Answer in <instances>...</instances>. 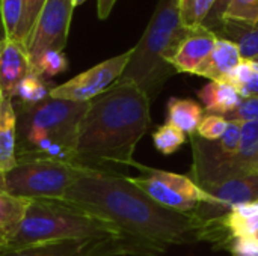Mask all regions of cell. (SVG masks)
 <instances>
[{"label":"cell","instance_id":"1","mask_svg":"<svg viewBox=\"0 0 258 256\" xmlns=\"http://www.w3.org/2000/svg\"><path fill=\"white\" fill-rule=\"evenodd\" d=\"M73 202L118 226L124 234L166 247L204 241L207 222L168 210L145 195L127 175L85 172L65 193Z\"/></svg>","mask_w":258,"mask_h":256},{"label":"cell","instance_id":"2","mask_svg":"<svg viewBox=\"0 0 258 256\" xmlns=\"http://www.w3.org/2000/svg\"><path fill=\"white\" fill-rule=\"evenodd\" d=\"M150 103L138 86L125 81L91 100L79 127L74 164L89 172L124 175L150 127Z\"/></svg>","mask_w":258,"mask_h":256},{"label":"cell","instance_id":"3","mask_svg":"<svg viewBox=\"0 0 258 256\" xmlns=\"http://www.w3.org/2000/svg\"><path fill=\"white\" fill-rule=\"evenodd\" d=\"M17 115V160H56L74 164L80 122L89 103L48 97L38 104L12 100Z\"/></svg>","mask_w":258,"mask_h":256},{"label":"cell","instance_id":"4","mask_svg":"<svg viewBox=\"0 0 258 256\" xmlns=\"http://www.w3.org/2000/svg\"><path fill=\"white\" fill-rule=\"evenodd\" d=\"M190 32L181 24L178 0H159L142 38L132 48V57L118 81L133 83L150 101L154 100L166 80L177 74L169 65V59Z\"/></svg>","mask_w":258,"mask_h":256},{"label":"cell","instance_id":"5","mask_svg":"<svg viewBox=\"0 0 258 256\" xmlns=\"http://www.w3.org/2000/svg\"><path fill=\"white\" fill-rule=\"evenodd\" d=\"M124 234L112 222L63 199L30 201L26 216L17 234L8 241L6 249H17L29 244L83 240Z\"/></svg>","mask_w":258,"mask_h":256},{"label":"cell","instance_id":"6","mask_svg":"<svg viewBox=\"0 0 258 256\" xmlns=\"http://www.w3.org/2000/svg\"><path fill=\"white\" fill-rule=\"evenodd\" d=\"M73 163L56 160H24L3 174L6 190L26 201L63 199L67 190L85 174Z\"/></svg>","mask_w":258,"mask_h":256},{"label":"cell","instance_id":"7","mask_svg":"<svg viewBox=\"0 0 258 256\" xmlns=\"http://www.w3.org/2000/svg\"><path fill=\"white\" fill-rule=\"evenodd\" d=\"M166 247L119 234L83 240H59L5 249L0 256H159Z\"/></svg>","mask_w":258,"mask_h":256},{"label":"cell","instance_id":"8","mask_svg":"<svg viewBox=\"0 0 258 256\" xmlns=\"http://www.w3.org/2000/svg\"><path fill=\"white\" fill-rule=\"evenodd\" d=\"M133 167H138L141 175L130 177L132 183L168 210L192 214L200 204L216 202L189 177L147 167L136 161L133 163Z\"/></svg>","mask_w":258,"mask_h":256},{"label":"cell","instance_id":"9","mask_svg":"<svg viewBox=\"0 0 258 256\" xmlns=\"http://www.w3.org/2000/svg\"><path fill=\"white\" fill-rule=\"evenodd\" d=\"M130 57L132 48L127 50L125 53L103 60L95 66L70 78L68 81L53 86V89L50 91V97L76 103H89L91 100L101 95L118 81Z\"/></svg>","mask_w":258,"mask_h":256},{"label":"cell","instance_id":"10","mask_svg":"<svg viewBox=\"0 0 258 256\" xmlns=\"http://www.w3.org/2000/svg\"><path fill=\"white\" fill-rule=\"evenodd\" d=\"M74 6L70 0H47L26 44L29 60L33 62L47 50L63 51Z\"/></svg>","mask_w":258,"mask_h":256},{"label":"cell","instance_id":"11","mask_svg":"<svg viewBox=\"0 0 258 256\" xmlns=\"http://www.w3.org/2000/svg\"><path fill=\"white\" fill-rule=\"evenodd\" d=\"M216 39L218 35L204 26L192 30L175 48L172 57L169 59V65L175 69V72L197 74L200 66L212 54Z\"/></svg>","mask_w":258,"mask_h":256},{"label":"cell","instance_id":"12","mask_svg":"<svg viewBox=\"0 0 258 256\" xmlns=\"http://www.w3.org/2000/svg\"><path fill=\"white\" fill-rule=\"evenodd\" d=\"M32 72L26 47L15 39H6L0 50V95L14 100L20 81Z\"/></svg>","mask_w":258,"mask_h":256},{"label":"cell","instance_id":"13","mask_svg":"<svg viewBox=\"0 0 258 256\" xmlns=\"http://www.w3.org/2000/svg\"><path fill=\"white\" fill-rule=\"evenodd\" d=\"M209 196L219 202L227 211L233 207L258 201V172L225 183L201 187Z\"/></svg>","mask_w":258,"mask_h":256},{"label":"cell","instance_id":"14","mask_svg":"<svg viewBox=\"0 0 258 256\" xmlns=\"http://www.w3.org/2000/svg\"><path fill=\"white\" fill-rule=\"evenodd\" d=\"M242 60L237 45L230 39L218 36L212 54L200 66L197 75L206 77L210 81H222Z\"/></svg>","mask_w":258,"mask_h":256},{"label":"cell","instance_id":"15","mask_svg":"<svg viewBox=\"0 0 258 256\" xmlns=\"http://www.w3.org/2000/svg\"><path fill=\"white\" fill-rule=\"evenodd\" d=\"M17 163V115L12 100L0 95V172H9Z\"/></svg>","mask_w":258,"mask_h":256},{"label":"cell","instance_id":"16","mask_svg":"<svg viewBox=\"0 0 258 256\" xmlns=\"http://www.w3.org/2000/svg\"><path fill=\"white\" fill-rule=\"evenodd\" d=\"M221 223L230 240L257 237L258 234V201L236 205L221 217ZM230 243V241H228Z\"/></svg>","mask_w":258,"mask_h":256},{"label":"cell","instance_id":"17","mask_svg":"<svg viewBox=\"0 0 258 256\" xmlns=\"http://www.w3.org/2000/svg\"><path fill=\"white\" fill-rule=\"evenodd\" d=\"M198 97L204 104V110L207 115H225L236 109L242 101L239 92L225 81H210L201 91H198Z\"/></svg>","mask_w":258,"mask_h":256},{"label":"cell","instance_id":"18","mask_svg":"<svg viewBox=\"0 0 258 256\" xmlns=\"http://www.w3.org/2000/svg\"><path fill=\"white\" fill-rule=\"evenodd\" d=\"M30 201L11 195L3 183V172H0V235L8 241L17 234Z\"/></svg>","mask_w":258,"mask_h":256},{"label":"cell","instance_id":"19","mask_svg":"<svg viewBox=\"0 0 258 256\" xmlns=\"http://www.w3.org/2000/svg\"><path fill=\"white\" fill-rule=\"evenodd\" d=\"M218 36L233 41L243 60H255L258 57V24H245L233 20H225L215 32Z\"/></svg>","mask_w":258,"mask_h":256},{"label":"cell","instance_id":"20","mask_svg":"<svg viewBox=\"0 0 258 256\" xmlns=\"http://www.w3.org/2000/svg\"><path fill=\"white\" fill-rule=\"evenodd\" d=\"M204 118V109L192 100L171 98L168 101V124L174 125L184 134H194Z\"/></svg>","mask_w":258,"mask_h":256},{"label":"cell","instance_id":"21","mask_svg":"<svg viewBox=\"0 0 258 256\" xmlns=\"http://www.w3.org/2000/svg\"><path fill=\"white\" fill-rule=\"evenodd\" d=\"M53 89L51 84L47 83L45 78L29 72L17 86L14 100L23 104H38L50 97V91Z\"/></svg>","mask_w":258,"mask_h":256},{"label":"cell","instance_id":"22","mask_svg":"<svg viewBox=\"0 0 258 256\" xmlns=\"http://www.w3.org/2000/svg\"><path fill=\"white\" fill-rule=\"evenodd\" d=\"M30 69L33 74L42 78H51L68 69V60L60 50H47L41 53L33 62H30Z\"/></svg>","mask_w":258,"mask_h":256},{"label":"cell","instance_id":"23","mask_svg":"<svg viewBox=\"0 0 258 256\" xmlns=\"http://www.w3.org/2000/svg\"><path fill=\"white\" fill-rule=\"evenodd\" d=\"M216 0H178L183 27L189 30L200 29L212 11Z\"/></svg>","mask_w":258,"mask_h":256},{"label":"cell","instance_id":"24","mask_svg":"<svg viewBox=\"0 0 258 256\" xmlns=\"http://www.w3.org/2000/svg\"><path fill=\"white\" fill-rule=\"evenodd\" d=\"M184 142H186V134L168 122L159 127L153 133V143L156 149L165 155H169L178 151L184 145Z\"/></svg>","mask_w":258,"mask_h":256},{"label":"cell","instance_id":"25","mask_svg":"<svg viewBox=\"0 0 258 256\" xmlns=\"http://www.w3.org/2000/svg\"><path fill=\"white\" fill-rule=\"evenodd\" d=\"M24 11V0H0V15L6 36L15 39Z\"/></svg>","mask_w":258,"mask_h":256},{"label":"cell","instance_id":"26","mask_svg":"<svg viewBox=\"0 0 258 256\" xmlns=\"http://www.w3.org/2000/svg\"><path fill=\"white\" fill-rule=\"evenodd\" d=\"M225 20L255 26L258 24V0H231L224 15Z\"/></svg>","mask_w":258,"mask_h":256},{"label":"cell","instance_id":"27","mask_svg":"<svg viewBox=\"0 0 258 256\" xmlns=\"http://www.w3.org/2000/svg\"><path fill=\"white\" fill-rule=\"evenodd\" d=\"M47 0H24V11H23V18H21V24L18 29V33L15 36V41H18L20 44H23L26 47L27 39L32 33V29L44 8Z\"/></svg>","mask_w":258,"mask_h":256},{"label":"cell","instance_id":"28","mask_svg":"<svg viewBox=\"0 0 258 256\" xmlns=\"http://www.w3.org/2000/svg\"><path fill=\"white\" fill-rule=\"evenodd\" d=\"M222 118L230 124H245V122H258V97L242 98L239 106L231 112L222 115Z\"/></svg>","mask_w":258,"mask_h":256},{"label":"cell","instance_id":"29","mask_svg":"<svg viewBox=\"0 0 258 256\" xmlns=\"http://www.w3.org/2000/svg\"><path fill=\"white\" fill-rule=\"evenodd\" d=\"M227 127H228V122L222 116H219V115H206L201 119V122H200L195 133L200 137L206 139V140H216V139L222 137Z\"/></svg>","mask_w":258,"mask_h":256},{"label":"cell","instance_id":"30","mask_svg":"<svg viewBox=\"0 0 258 256\" xmlns=\"http://www.w3.org/2000/svg\"><path fill=\"white\" fill-rule=\"evenodd\" d=\"M233 256H258L257 237H245V238H233L225 246Z\"/></svg>","mask_w":258,"mask_h":256},{"label":"cell","instance_id":"31","mask_svg":"<svg viewBox=\"0 0 258 256\" xmlns=\"http://www.w3.org/2000/svg\"><path fill=\"white\" fill-rule=\"evenodd\" d=\"M231 0H216L212 11L209 12L207 18L204 20L203 26L212 32H216L224 24V15L227 12V8L230 6Z\"/></svg>","mask_w":258,"mask_h":256},{"label":"cell","instance_id":"32","mask_svg":"<svg viewBox=\"0 0 258 256\" xmlns=\"http://www.w3.org/2000/svg\"><path fill=\"white\" fill-rule=\"evenodd\" d=\"M116 2L118 0H97V15H98V18L106 20L110 15V12H112Z\"/></svg>","mask_w":258,"mask_h":256},{"label":"cell","instance_id":"33","mask_svg":"<svg viewBox=\"0 0 258 256\" xmlns=\"http://www.w3.org/2000/svg\"><path fill=\"white\" fill-rule=\"evenodd\" d=\"M6 39H8V36H6L5 26H3V21H2V15H0V50H2V47H3Z\"/></svg>","mask_w":258,"mask_h":256},{"label":"cell","instance_id":"34","mask_svg":"<svg viewBox=\"0 0 258 256\" xmlns=\"http://www.w3.org/2000/svg\"><path fill=\"white\" fill-rule=\"evenodd\" d=\"M6 246H8V240H6L5 237L0 235V253L6 249Z\"/></svg>","mask_w":258,"mask_h":256},{"label":"cell","instance_id":"35","mask_svg":"<svg viewBox=\"0 0 258 256\" xmlns=\"http://www.w3.org/2000/svg\"><path fill=\"white\" fill-rule=\"evenodd\" d=\"M249 65H251V68H252V71L255 72L258 75V62L257 60H249Z\"/></svg>","mask_w":258,"mask_h":256},{"label":"cell","instance_id":"36","mask_svg":"<svg viewBox=\"0 0 258 256\" xmlns=\"http://www.w3.org/2000/svg\"><path fill=\"white\" fill-rule=\"evenodd\" d=\"M70 2L73 3V6H74V8H77L79 5H82V3H83V2H86V0H70Z\"/></svg>","mask_w":258,"mask_h":256},{"label":"cell","instance_id":"37","mask_svg":"<svg viewBox=\"0 0 258 256\" xmlns=\"http://www.w3.org/2000/svg\"><path fill=\"white\" fill-rule=\"evenodd\" d=\"M255 60H257V62H258V57H257V59H255Z\"/></svg>","mask_w":258,"mask_h":256},{"label":"cell","instance_id":"38","mask_svg":"<svg viewBox=\"0 0 258 256\" xmlns=\"http://www.w3.org/2000/svg\"><path fill=\"white\" fill-rule=\"evenodd\" d=\"M257 238H258V234H257Z\"/></svg>","mask_w":258,"mask_h":256}]
</instances>
